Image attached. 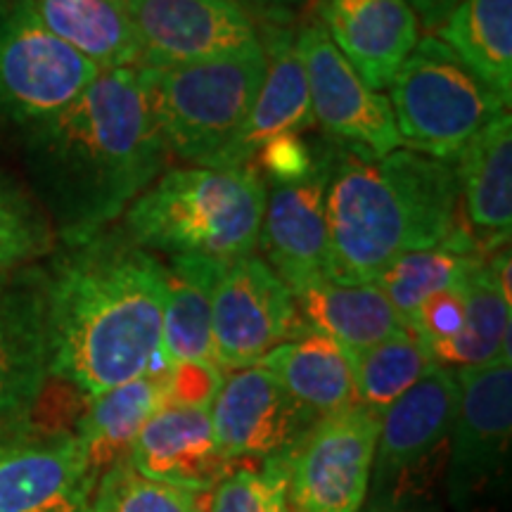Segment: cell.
I'll list each match as a JSON object with an SVG mask.
<instances>
[{
  "instance_id": "6da1fadb",
  "label": "cell",
  "mask_w": 512,
  "mask_h": 512,
  "mask_svg": "<svg viewBox=\"0 0 512 512\" xmlns=\"http://www.w3.org/2000/svg\"><path fill=\"white\" fill-rule=\"evenodd\" d=\"M162 133L138 69L100 72L53 117L27 126L24 159L64 247L95 238L162 176Z\"/></svg>"
},
{
  "instance_id": "7a4b0ae2",
  "label": "cell",
  "mask_w": 512,
  "mask_h": 512,
  "mask_svg": "<svg viewBox=\"0 0 512 512\" xmlns=\"http://www.w3.org/2000/svg\"><path fill=\"white\" fill-rule=\"evenodd\" d=\"M43 271L50 377L86 399L143 377L162 342V261L124 228H105Z\"/></svg>"
},
{
  "instance_id": "3957f363",
  "label": "cell",
  "mask_w": 512,
  "mask_h": 512,
  "mask_svg": "<svg viewBox=\"0 0 512 512\" xmlns=\"http://www.w3.org/2000/svg\"><path fill=\"white\" fill-rule=\"evenodd\" d=\"M325 223L330 283H375L399 256L437 247L456 230V164L401 147L370 157L337 143Z\"/></svg>"
},
{
  "instance_id": "277c9868",
  "label": "cell",
  "mask_w": 512,
  "mask_h": 512,
  "mask_svg": "<svg viewBox=\"0 0 512 512\" xmlns=\"http://www.w3.org/2000/svg\"><path fill=\"white\" fill-rule=\"evenodd\" d=\"M254 166H188L159 176L124 211V233L147 252L233 264L254 254L266 209Z\"/></svg>"
},
{
  "instance_id": "5b68a950",
  "label": "cell",
  "mask_w": 512,
  "mask_h": 512,
  "mask_svg": "<svg viewBox=\"0 0 512 512\" xmlns=\"http://www.w3.org/2000/svg\"><path fill=\"white\" fill-rule=\"evenodd\" d=\"M166 150L207 166L233 143L266 76L261 43L247 53L183 67H138Z\"/></svg>"
},
{
  "instance_id": "8992f818",
  "label": "cell",
  "mask_w": 512,
  "mask_h": 512,
  "mask_svg": "<svg viewBox=\"0 0 512 512\" xmlns=\"http://www.w3.org/2000/svg\"><path fill=\"white\" fill-rule=\"evenodd\" d=\"M389 91L401 145L444 162H456L491 119L508 112V105L437 36L418 41Z\"/></svg>"
},
{
  "instance_id": "52a82bcc",
  "label": "cell",
  "mask_w": 512,
  "mask_h": 512,
  "mask_svg": "<svg viewBox=\"0 0 512 512\" xmlns=\"http://www.w3.org/2000/svg\"><path fill=\"white\" fill-rule=\"evenodd\" d=\"M100 69L57 38L31 0H0V112L22 126L72 105Z\"/></svg>"
},
{
  "instance_id": "ba28073f",
  "label": "cell",
  "mask_w": 512,
  "mask_h": 512,
  "mask_svg": "<svg viewBox=\"0 0 512 512\" xmlns=\"http://www.w3.org/2000/svg\"><path fill=\"white\" fill-rule=\"evenodd\" d=\"M382 415L356 406L318 418L287 456L292 512H361Z\"/></svg>"
},
{
  "instance_id": "9c48e42d",
  "label": "cell",
  "mask_w": 512,
  "mask_h": 512,
  "mask_svg": "<svg viewBox=\"0 0 512 512\" xmlns=\"http://www.w3.org/2000/svg\"><path fill=\"white\" fill-rule=\"evenodd\" d=\"M458 411L456 373L437 366L382 415L370 486L375 508L396 510L413 494L441 448Z\"/></svg>"
},
{
  "instance_id": "30bf717a",
  "label": "cell",
  "mask_w": 512,
  "mask_h": 512,
  "mask_svg": "<svg viewBox=\"0 0 512 512\" xmlns=\"http://www.w3.org/2000/svg\"><path fill=\"white\" fill-rule=\"evenodd\" d=\"M304 328L290 287L261 256L249 254L223 268L211 309L216 366L252 368Z\"/></svg>"
},
{
  "instance_id": "8fae6325",
  "label": "cell",
  "mask_w": 512,
  "mask_h": 512,
  "mask_svg": "<svg viewBox=\"0 0 512 512\" xmlns=\"http://www.w3.org/2000/svg\"><path fill=\"white\" fill-rule=\"evenodd\" d=\"M458 411L448 437V501L472 512L489 486L503 475L512 432L510 363L453 370Z\"/></svg>"
},
{
  "instance_id": "7c38bea8",
  "label": "cell",
  "mask_w": 512,
  "mask_h": 512,
  "mask_svg": "<svg viewBox=\"0 0 512 512\" xmlns=\"http://www.w3.org/2000/svg\"><path fill=\"white\" fill-rule=\"evenodd\" d=\"M48 377L46 271H0V444L29 430Z\"/></svg>"
},
{
  "instance_id": "4fadbf2b",
  "label": "cell",
  "mask_w": 512,
  "mask_h": 512,
  "mask_svg": "<svg viewBox=\"0 0 512 512\" xmlns=\"http://www.w3.org/2000/svg\"><path fill=\"white\" fill-rule=\"evenodd\" d=\"M209 415L230 472L256 470L266 460L290 456L318 420L259 366L223 377Z\"/></svg>"
},
{
  "instance_id": "5bb4252c",
  "label": "cell",
  "mask_w": 512,
  "mask_h": 512,
  "mask_svg": "<svg viewBox=\"0 0 512 512\" xmlns=\"http://www.w3.org/2000/svg\"><path fill=\"white\" fill-rule=\"evenodd\" d=\"M294 41L304 64L316 124L337 138L339 145L363 155L384 157L399 150L401 138L392 102L366 86L332 43L323 24L306 22L294 31Z\"/></svg>"
},
{
  "instance_id": "9a60e30c",
  "label": "cell",
  "mask_w": 512,
  "mask_h": 512,
  "mask_svg": "<svg viewBox=\"0 0 512 512\" xmlns=\"http://www.w3.org/2000/svg\"><path fill=\"white\" fill-rule=\"evenodd\" d=\"M140 41V67L166 69L247 53L259 24L240 0H124Z\"/></svg>"
},
{
  "instance_id": "2e32d148",
  "label": "cell",
  "mask_w": 512,
  "mask_h": 512,
  "mask_svg": "<svg viewBox=\"0 0 512 512\" xmlns=\"http://www.w3.org/2000/svg\"><path fill=\"white\" fill-rule=\"evenodd\" d=\"M337 143H323L316 169L302 181L271 183L256 247L292 294L328 280L325 197Z\"/></svg>"
},
{
  "instance_id": "e0dca14e",
  "label": "cell",
  "mask_w": 512,
  "mask_h": 512,
  "mask_svg": "<svg viewBox=\"0 0 512 512\" xmlns=\"http://www.w3.org/2000/svg\"><path fill=\"white\" fill-rule=\"evenodd\" d=\"M95 482L74 432H34L0 444V512H91Z\"/></svg>"
},
{
  "instance_id": "ac0fdd59",
  "label": "cell",
  "mask_w": 512,
  "mask_h": 512,
  "mask_svg": "<svg viewBox=\"0 0 512 512\" xmlns=\"http://www.w3.org/2000/svg\"><path fill=\"white\" fill-rule=\"evenodd\" d=\"M259 41L266 53V76L261 91L238 136L211 159L209 169L252 166L256 152L273 138L287 133L302 136L316 124L294 31L283 27V22H264L259 27Z\"/></svg>"
},
{
  "instance_id": "d6986e66",
  "label": "cell",
  "mask_w": 512,
  "mask_h": 512,
  "mask_svg": "<svg viewBox=\"0 0 512 512\" xmlns=\"http://www.w3.org/2000/svg\"><path fill=\"white\" fill-rule=\"evenodd\" d=\"M318 22L368 88H389L420 41L406 0H320Z\"/></svg>"
},
{
  "instance_id": "ffe728a7",
  "label": "cell",
  "mask_w": 512,
  "mask_h": 512,
  "mask_svg": "<svg viewBox=\"0 0 512 512\" xmlns=\"http://www.w3.org/2000/svg\"><path fill=\"white\" fill-rule=\"evenodd\" d=\"M128 463L138 475L176 489L211 494L230 475L209 408L166 406L133 441Z\"/></svg>"
},
{
  "instance_id": "44dd1931",
  "label": "cell",
  "mask_w": 512,
  "mask_h": 512,
  "mask_svg": "<svg viewBox=\"0 0 512 512\" xmlns=\"http://www.w3.org/2000/svg\"><path fill=\"white\" fill-rule=\"evenodd\" d=\"M460 214L482 252L508 245L512 228V119H491L456 157Z\"/></svg>"
},
{
  "instance_id": "7402d4cb",
  "label": "cell",
  "mask_w": 512,
  "mask_h": 512,
  "mask_svg": "<svg viewBox=\"0 0 512 512\" xmlns=\"http://www.w3.org/2000/svg\"><path fill=\"white\" fill-rule=\"evenodd\" d=\"M510 252L486 254L465 278V323L451 342L430 354L448 370L510 363Z\"/></svg>"
},
{
  "instance_id": "603a6c76",
  "label": "cell",
  "mask_w": 512,
  "mask_h": 512,
  "mask_svg": "<svg viewBox=\"0 0 512 512\" xmlns=\"http://www.w3.org/2000/svg\"><path fill=\"white\" fill-rule=\"evenodd\" d=\"M256 366L268 370L316 418L347 411L358 403L347 351L318 330L304 328Z\"/></svg>"
},
{
  "instance_id": "cb8c5ba5",
  "label": "cell",
  "mask_w": 512,
  "mask_h": 512,
  "mask_svg": "<svg viewBox=\"0 0 512 512\" xmlns=\"http://www.w3.org/2000/svg\"><path fill=\"white\" fill-rule=\"evenodd\" d=\"M306 328L335 339L347 354L366 351L384 339L408 330L377 285H337L318 280L294 294Z\"/></svg>"
},
{
  "instance_id": "d4e9b609",
  "label": "cell",
  "mask_w": 512,
  "mask_h": 512,
  "mask_svg": "<svg viewBox=\"0 0 512 512\" xmlns=\"http://www.w3.org/2000/svg\"><path fill=\"white\" fill-rule=\"evenodd\" d=\"M166 408V377L143 375L88 399L76 425L83 458L93 482L128 458L140 430Z\"/></svg>"
},
{
  "instance_id": "484cf974",
  "label": "cell",
  "mask_w": 512,
  "mask_h": 512,
  "mask_svg": "<svg viewBox=\"0 0 512 512\" xmlns=\"http://www.w3.org/2000/svg\"><path fill=\"white\" fill-rule=\"evenodd\" d=\"M223 264L200 256H166L162 351L169 366L183 361H214L211 309Z\"/></svg>"
},
{
  "instance_id": "4316f807",
  "label": "cell",
  "mask_w": 512,
  "mask_h": 512,
  "mask_svg": "<svg viewBox=\"0 0 512 512\" xmlns=\"http://www.w3.org/2000/svg\"><path fill=\"white\" fill-rule=\"evenodd\" d=\"M41 22L100 72L140 67V41L124 0H31Z\"/></svg>"
},
{
  "instance_id": "83f0119b",
  "label": "cell",
  "mask_w": 512,
  "mask_h": 512,
  "mask_svg": "<svg viewBox=\"0 0 512 512\" xmlns=\"http://www.w3.org/2000/svg\"><path fill=\"white\" fill-rule=\"evenodd\" d=\"M434 34L510 107L512 0H460Z\"/></svg>"
},
{
  "instance_id": "f1b7e54d",
  "label": "cell",
  "mask_w": 512,
  "mask_h": 512,
  "mask_svg": "<svg viewBox=\"0 0 512 512\" xmlns=\"http://www.w3.org/2000/svg\"><path fill=\"white\" fill-rule=\"evenodd\" d=\"M484 256L486 252L479 249L470 230L460 221L456 230L437 247L399 256L394 264H389L377 275L373 285L380 287L389 304L408 325L415 309L425 299L463 283Z\"/></svg>"
},
{
  "instance_id": "f546056e",
  "label": "cell",
  "mask_w": 512,
  "mask_h": 512,
  "mask_svg": "<svg viewBox=\"0 0 512 512\" xmlns=\"http://www.w3.org/2000/svg\"><path fill=\"white\" fill-rule=\"evenodd\" d=\"M349 363L358 403L380 415L437 368L430 349L411 328L366 351L351 354Z\"/></svg>"
},
{
  "instance_id": "4dcf8cb0",
  "label": "cell",
  "mask_w": 512,
  "mask_h": 512,
  "mask_svg": "<svg viewBox=\"0 0 512 512\" xmlns=\"http://www.w3.org/2000/svg\"><path fill=\"white\" fill-rule=\"evenodd\" d=\"M209 501L211 494H195L138 475L124 458L95 482L91 512H207Z\"/></svg>"
},
{
  "instance_id": "1f68e13d",
  "label": "cell",
  "mask_w": 512,
  "mask_h": 512,
  "mask_svg": "<svg viewBox=\"0 0 512 512\" xmlns=\"http://www.w3.org/2000/svg\"><path fill=\"white\" fill-rule=\"evenodd\" d=\"M53 223L29 195L0 181V271L31 266L55 252Z\"/></svg>"
},
{
  "instance_id": "d6a6232c",
  "label": "cell",
  "mask_w": 512,
  "mask_h": 512,
  "mask_svg": "<svg viewBox=\"0 0 512 512\" xmlns=\"http://www.w3.org/2000/svg\"><path fill=\"white\" fill-rule=\"evenodd\" d=\"M207 512H292L290 465L271 458L256 470H235L214 489Z\"/></svg>"
},
{
  "instance_id": "836d02e7",
  "label": "cell",
  "mask_w": 512,
  "mask_h": 512,
  "mask_svg": "<svg viewBox=\"0 0 512 512\" xmlns=\"http://www.w3.org/2000/svg\"><path fill=\"white\" fill-rule=\"evenodd\" d=\"M465 323V280L425 299L408 320V328L425 342L427 349L451 342Z\"/></svg>"
},
{
  "instance_id": "e575fe53",
  "label": "cell",
  "mask_w": 512,
  "mask_h": 512,
  "mask_svg": "<svg viewBox=\"0 0 512 512\" xmlns=\"http://www.w3.org/2000/svg\"><path fill=\"white\" fill-rule=\"evenodd\" d=\"M323 145H311L299 133L273 138L256 152L254 169L261 176L266 174L268 183H294L302 181L316 169Z\"/></svg>"
},
{
  "instance_id": "d590c367",
  "label": "cell",
  "mask_w": 512,
  "mask_h": 512,
  "mask_svg": "<svg viewBox=\"0 0 512 512\" xmlns=\"http://www.w3.org/2000/svg\"><path fill=\"white\" fill-rule=\"evenodd\" d=\"M223 382L221 368L211 361H183L166 375V406L211 408Z\"/></svg>"
},
{
  "instance_id": "8d00e7d4",
  "label": "cell",
  "mask_w": 512,
  "mask_h": 512,
  "mask_svg": "<svg viewBox=\"0 0 512 512\" xmlns=\"http://www.w3.org/2000/svg\"><path fill=\"white\" fill-rule=\"evenodd\" d=\"M406 3L415 12L422 27L437 31L441 22L451 15V10L456 8L460 0H406Z\"/></svg>"
},
{
  "instance_id": "74e56055",
  "label": "cell",
  "mask_w": 512,
  "mask_h": 512,
  "mask_svg": "<svg viewBox=\"0 0 512 512\" xmlns=\"http://www.w3.org/2000/svg\"><path fill=\"white\" fill-rule=\"evenodd\" d=\"M247 10H256L266 22H285L306 0H240Z\"/></svg>"
},
{
  "instance_id": "f35d334b",
  "label": "cell",
  "mask_w": 512,
  "mask_h": 512,
  "mask_svg": "<svg viewBox=\"0 0 512 512\" xmlns=\"http://www.w3.org/2000/svg\"><path fill=\"white\" fill-rule=\"evenodd\" d=\"M368 512H406V510H380V508H373V510H368Z\"/></svg>"
}]
</instances>
